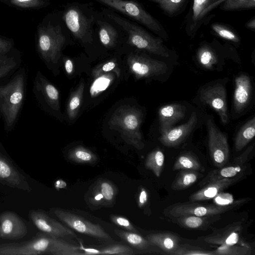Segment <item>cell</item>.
<instances>
[{"instance_id":"18","label":"cell","mask_w":255,"mask_h":255,"mask_svg":"<svg viewBox=\"0 0 255 255\" xmlns=\"http://www.w3.org/2000/svg\"><path fill=\"white\" fill-rule=\"evenodd\" d=\"M245 172L232 177L221 179L208 183L202 186L200 190L191 195L189 198L190 201L196 202L213 199L218 193L244 179L246 175Z\"/></svg>"},{"instance_id":"23","label":"cell","mask_w":255,"mask_h":255,"mask_svg":"<svg viewBox=\"0 0 255 255\" xmlns=\"http://www.w3.org/2000/svg\"><path fill=\"white\" fill-rule=\"evenodd\" d=\"M151 245L156 246L168 254L171 255L179 246V239L170 233L151 234L146 236Z\"/></svg>"},{"instance_id":"40","label":"cell","mask_w":255,"mask_h":255,"mask_svg":"<svg viewBox=\"0 0 255 255\" xmlns=\"http://www.w3.org/2000/svg\"><path fill=\"white\" fill-rule=\"evenodd\" d=\"M100 251V255H131L133 254V251L131 248L121 245L109 246Z\"/></svg>"},{"instance_id":"2","label":"cell","mask_w":255,"mask_h":255,"mask_svg":"<svg viewBox=\"0 0 255 255\" xmlns=\"http://www.w3.org/2000/svg\"><path fill=\"white\" fill-rule=\"evenodd\" d=\"M124 14L143 25L162 39L167 40L168 34L161 23L142 5L131 0H96Z\"/></svg>"},{"instance_id":"28","label":"cell","mask_w":255,"mask_h":255,"mask_svg":"<svg viewBox=\"0 0 255 255\" xmlns=\"http://www.w3.org/2000/svg\"><path fill=\"white\" fill-rule=\"evenodd\" d=\"M202 175L198 171L184 169L181 171L172 183L174 190H181L189 188Z\"/></svg>"},{"instance_id":"4","label":"cell","mask_w":255,"mask_h":255,"mask_svg":"<svg viewBox=\"0 0 255 255\" xmlns=\"http://www.w3.org/2000/svg\"><path fill=\"white\" fill-rule=\"evenodd\" d=\"M62 18L73 36L83 43L91 42L94 17L85 12L82 5L72 3L64 10Z\"/></svg>"},{"instance_id":"9","label":"cell","mask_w":255,"mask_h":255,"mask_svg":"<svg viewBox=\"0 0 255 255\" xmlns=\"http://www.w3.org/2000/svg\"><path fill=\"white\" fill-rule=\"evenodd\" d=\"M55 216L67 226L83 234L101 240L113 239L99 224H94L75 214L60 209L53 211Z\"/></svg>"},{"instance_id":"44","label":"cell","mask_w":255,"mask_h":255,"mask_svg":"<svg viewBox=\"0 0 255 255\" xmlns=\"http://www.w3.org/2000/svg\"><path fill=\"white\" fill-rule=\"evenodd\" d=\"M100 191L103 198L108 201H112L115 196L113 186L108 182L104 181L100 184Z\"/></svg>"},{"instance_id":"36","label":"cell","mask_w":255,"mask_h":255,"mask_svg":"<svg viewBox=\"0 0 255 255\" xmlns=\"http://www.w3.org/2000/svg\"><path fill=\"white\" fill-rule=\"evenodd\" d=\"M255 7V0H225L219 8L223 10L233 11L252 9Z\"/></svg>"},{"instance_id":"46","label":"cell","mask_w":255,"mask_h":255,"mask_svg":"<svg viewBox=\"0 0 255 255\" xmlns=\"http://www.w3.org/2000/svg\"><path fill=\"white\" fill-rule=\"evenodd\" d=\"M10 2L16 6L24 7H36L43 4L42 0H9Z\"/></svg>"},{"instance_id":"34","label":"cell","mask_w":255,"mask_h":255,"mask_svg":"<svg viewBox=\"0 0 255 255\" xmlns=\"http://www.w3.org/2000/svg\"><path fill=\"white\" fill-rule=\"evenodd\" d=\"M197 57L200 63L208 69H211L217 60L215 52L207 44H204L199 48Z\"/></svg>"},{"instance_id":"37","label":"cell","mask_w":255,"mask_h":255,"mask_svg":"<svg viewBox=\"0 0 255 255\" xmlns=\"http://www.w3.org/2000/svg\"><path fill=\"white\" fill-rule=\"evenodd\" d=\"M39 86L49 104L53 107H56L59 98V93L57 89L43 79L41 80Z\"/></svg>"},{"instance_id":"24","label":"cell","mask_w":255,"mask_h":255,"mask_svg":"<svg viewBox=\"0 0 255 255\" xmlns=\"http://www.w3.org/2000/svg\"><path fill=\"white\" fill-rule=\"evenodd\" d=\"M218 215L197 216L192 215H183L176 218L177 222L183 228L203 230L209 227L212 224L219 220Z\"/></svg>"},{"instance_id":"39","label":"cell","mask_w":255,"mask_h":255,"mask_svg":"<svg viewBox=\"0 0 255 255\" xmlns=\"http://www.w3.org/2000/svg\"><path fill=\"white\" fill-rule=\"evenodd\" d=\"M173 255H215L213 251H207L188 245H179L178 248L172 253Z\"/></svg>"},{"instance_id":"48","label":"cell","mask_w":255,"mask_h":255,"mask_svg":"<svg viewBox=\"0 0 255 255\" xmlns=\"http://www.w3.org/2000/svg\"><path fill=\"white\" fill-rule=\"evenodd\" d=\"M10 42L0 38V54H4L11 48Z\"/></svg>"},{"instance_id":"31","label":"cell","mask_w":255,"mask_h":255,"mask_svg":"<svg viewBox=\"0 0 255 255\" xmlns=\"http://www.w3.org/2000/svg\"><path fill=\"white\" fill-rule=\"evenodd\" d=\"M164 163V153L160 149H156L148 154L145 161V166L147 169L151 170L156 177H159L162 172Z\"/></svg>"},{"instance_id":"6","label":"cell","mask_w":255,"mask_h":255,"mask_svg":"<svg viewBox=\"0 0 255 255\" xmlns=\"http://www.w3.org/2000/svg\"><path fill=\"white\" fill-rule=\"evenodd\" d=\"M66 40L59 24H48L38 29V49L42 58L47 62L57 61Z\"/></svg>"},{"instance_id":"8","label":"cell","mask_w":255,"mask_h":255,"mask_svg":"<svg viewBox=\"0 0 255 255\" xmlns=\"http://www.w3.org/2000/svg\"><path fill=\"white\" fill-rule=\"evenodd\" d=\"M40 236L21 243L0 245V255H37L50 254L54 237Z\"/></svg>"},{"instance_id":"47","label":"cell","mask_w":255,"mask_h":255,"mask_svg":"<svg viewBox=\"0 0 255 255\" xmlns=\"http://www.w3.org/2000/svg\"><path fill=\"white\" fill-rule=\"evenodd\" d=\"M148 196V193L146 189L144 188H141L138 200V206L139 208L142 207L147 203Z\"/></svg>"},{"instance_id":"12","label":"cell","mask_w":255,"mask_h":255,"mask_svg":"<svg viewBox=\"0 0 255 255\" xmlns=\"http://www.w3.org/2000/svg\"><path fill=\"white\" fill-rule=\"evenodd\" d=\"M237 205L221 206L214 204H200L195 202L177 203L168 209L169 214L174 218L183 215L209 216L220 215L236 209Z\"/></svg>"},{"instance_id":"14","label":"cell","mask_w":255,"mask_h":255,"mask_svg":"<svg viewBox=\"0 0 255 255\" xmlns=\"http://www.w3.org/2000/svg\"><path fill=\"white\" fill-rule=\"evenodd\" d=\"M29 217L37 228L48 235L57 238L67 236L76 237L71 230L41 211L32 210L29 212Z\"/></svg>"},{"instance_id":"35","label":"cell","mask_w":255,"mask_h":255,"mask_svg":"<svg viewBox=\"0 0 255 255\" xmlns=\"http://www.w3.org/2000/svg\"><path fill=\"white\" fill-rule=\"evenodd\" d=\"M213 252L216 255H250L252 250L248 245H220Z\"/></svg>"},{"instance_id":"5","label":"cell","mask_w":255,"mask_h":255,"mask_svg":"<svg viewBox=\"0 0 255 255\" xmlns=\"http://www.w3.org/2000/svg\"><path fill=\"white\" fill-rule=\"evenodd\" d=\"M110 122L118 128L127 141L138 149L143 147L140 131L141 116L137 110L130 107L120 108L113 115Z\"/></svg>"},{"instance_id":"32","label":"cell","mask_w":255,"mask_h":255,"mask_svg":"<svg viewBox=\"0 0 255 255\" xmlns=\"http://www.w3.org/2000/svg\"><path fill=\"white\" fill-rule=\"evenodd\" d=\"M213 32L219 37L234 43H238L241 38L236 31L228 24L221 22H214L211 25Z\"/></svg>"},{"instance_id":"22","label":"cell","mask_w":255,"mask_h":255,"mask_svg":"<svg viewBox=\"0 0 255 255\" xmlns=\"http://www.w3.org/2000/svg\"><path fill=\"white\" fill-rule=\"evenodd\" d=\"M240 227L239 225H231L222 230L219 231L204 239V240L210 244L219 245H248L240 243Z\"/></svg>"},{"instance_id":"11","label":"cell","mask_w":255,"mask_h":255,"mask_svg":"<svg viewBox=\"0 0 255 255\" xmlns=\"http://www.w3.org/2000/svg\"><path fill=\"white\" fill-rule=\"evenodd\" d=\"M208 145L211 158L214 165L222 167L229 160V146L227 136L216 127L211 119L207 121Z\"/></svg>"},{"instance_id":"43","label":"cell","mask_w":255,"mask_h":255,"mask_svg":"<svg viewBox=\"0 0 255 255\" xmlns=\"http://www.w3.org/2000/svg\"><path fill=\"white\" fill-rule=\"evenodd\" d=\"M83 85L80 86L78 90L73 95L68 105V113L70 117L74 116L75 111L80 106L83 91Z\"/></svg>"},{"instance_id":"1","label":"cell","mask_w":255,"mask_h":255,"mask_svg":"<svg viewBox=\"0 0 255 255\" xmlns=\"http://www.w3.org/2000/svg\"><path fill=\"white\" fill-rule=\"evenodd\" d=\"M107 17L122 28L128 35V43L141 50L164 57L170 56L169 50L163 39L155 37L135 22L110 10H105Z\"/></svg>"},{"instance_id":"26","label":"cell","mask_w":255,"mask_h":255,"mask_svg":"<svg viewBox=\"0 0 255 255\" xmlns=\"http://www.w3.org/2000/svg\"><path fill=\"white\" fill-rule=\"evenodd\" d=\"M155 3L167 16H177L186 8L189 0H148Z\"/></svg>"},{"instance_id":"27","label":"cell","mask_w":255,"mask_h":255,"mask_svg":"<svg viewBox=\"0 0 255 255\" xmlns=\"http://www.w3.org/2000/svg\"><path fill=\"white\" fill-rule=\"evenodd\" d=\"M255 135V118L247 122L238 132L235 141L236 151H240L250 142Z\"/></svg>"},{"instance_id":"21","label":"cell","mask_w":255,"mask_h":255,"mask_svg":"<svg viewBox=\"0 0 255 255\" xmlns=\"http://www.w3.org/2000/svg\"><path fill=\"white\" fill-rule=\"evenodd\" d=\"M234 103L235 110L242 111L248 104L252 94V86L250 78L241 75L235 80Z\"/></svg>"},{"instance_id":"52","label":"cell","mask_w":255,"mask_h":255,"mask_svg":"<svg viewBox=\"0 0 255 255\" xmlns=\"http://www.w3.org/2000/svg\"><path fill=\"white\" fill-rule=\"evenodd\" d=\"M65 68L68 74H71L73 71V64L70 59H67L65 63Z\"/></svg>"},{"instance_id":"19","label":"cell","mask_w":255,"mask_h":255,"mask_svg":"<svg viewBox=\"0 0 255 255\" xmlns=\"http://www.w3.org/2000/svg\"><path fill=\"white\" fill-rule=\"evenodd\" d=\"M197 123V117L193 112L188 121L175 128H172L161 133L159 137L161 143L165 146L173 147L181 143L190 134Z\"/></svg>"},{"instance_id":"20","label":"cell","mask_w":255,"mask_h":255,"mask_svg":"<svg viewBox=\"0 0 255 255\" xmlns=\"http://www.w3.org/2000/svg\"><path fill=\"white\" fill-rule=\"evenodd\" d=\"M185 111V107L178 104L161 107L158 111L161 134L173 128L175 123L184 118Z\"/></svg>"},{"instance_id":"25","label":"cell","mask_w":255,"mask_h":255,"mask_svg":"<svg viewBox=\"0 0 255 255\" xmlns=\"http://www.w3.org/2000/svg\"><path fill=\"white\" fill-rule=\"evenodd\" d=\"M96 23L98 28L99 37L102 44L107 48L114 47L119 37L117 30L106 21L97 20Z\"/></svg>"},{"instance_id":"42","label":"cell","mask_w":255,"mask_h":255,"mask_svg":"<svg viewBox=\"0 0 255 255\" xmlns=\"http://www.w3.org/2000/svg\"><path fill=\"white\" fill-rule=\"evenodd\" d=\"M16 65L15 61L12 58L0 55V78L7 75Z\"/></svg>"},{"instance_id":"51","label":"cell","mask_w":255,"mask_h":255,"mask_svg":"<svg viewBox=\"0 0 255 255\" xmlns=\"http://www.w3.org/2000/svg\"><path fill=\"white\" fill-rule=\"evenodd\" d=\"M245 27L250 30L255 31V17L254 16L245 24Z\"/></svg>"},{"instance_id":"10","label":"cell","mask_w":255,"mask_h":255,"mask_svg":"<svg viewBox=\"0 0 255 255\" xmlns=\"http://www.w3.org/2000/svg\"><path fill=\"white\" fill-rule=\"evenodd\" d=\"M254 150V144L249 146L241 154L234 159L233 161L222 167L210 171L199 182V186L202 187L209 182L226 178L235 176L245 172L248 163L251 159Z\"/></svg>"},{"instance_id":"41","label":"cell","mask_w":255,"mask_h":255,"mask_svg":"<svg viewBox=\"0 0 255 255\" xmlns=\"http://www.w3.org/2000/svg\"><path fill=\"white\" fill-rule=\"evenodd\" d=\"M111 82L109 75H103L98 78L93 83L90 88L92 96H95L107 89Z\"/></svg>"},{"instance_id":"3","label":"cell","mask_w":255,"mask_h":255,"mask_svg":"<svg viewBox=\"0 0 255 255\" xmlns=\"http://www.w3.org/2000/svg\"><path fill=\"white\" fill-rule=\"evenodd\" d=\"M24 93V77L16 75L10 82L0 86V111L7 127L14 123L21 106Z\"/></svg>"},{"instance_id":"49","label":"cell","mask_w":255,"mask_h":255,"mask_svg":"<svg viewBox=\"0 0 255 255\" xmlns=\"http://www.w3.org/2000/svg\"><path fill=\"white\" fill-rule=\"evenodd\" d=\"M81 250L83 251V255H100V251L95 249L85 248L83 246L80 247Z\"/></svg>"},{"instance_id":"33","label":"cell","mask_w":255,"mask_h":255,"mask_svg":"<svg viewBox=\"0 0 255 255\" xmlns=\"http://www.w3.org/2000/svg\"><path fill=\"white\" fill-rule=\"evenodd\" d=\"M69 159L79 163H93L97 159V156L92 151L82 146L71 149L68 153Z\"/></svg>"},{"instance_id":"7","label":"cell","mask_w":255,"mask_h":255,"mask_svg":"<svg viewBox=\"0 0 255 255\" xmlns=\"http://www.w3.org/2000/svg\"><path fill=\"white\" fill-rule=\"evenodd\" d=\"M225 0H193L185 20V31L192 39L203 25L207 24L215 14L211 12Z\"/></svg>"},{"instance_id":"45","label":"cell","mask_w":255,"mask_h":255,"mask_svg":"<svg viewBox=\"0 0 255 255\" xmlns=\"http://www.w3.org/2000/svg\"><path fill=\"white\" fill-rule=\"evenodd\" d=\"M111 220L116 225L122 227L128 231L134 233L138 232L127 218L119 216H112Z\"/></svg>"},{"instance_id":"53","label":"cell","mask_w":255,"mask_h":255,"mask_svg":"<svg viewBox=\"0 0 255 255\" xmlns=\"http://www.w3.org/2000/svg\"><path fill=\"white\" fill-rule=\"evenodd\" d=\"M66 186L65 182L61 180H57L55 183V187L58 188H64Z\"/></svg>"},{"instance_id":"15","label":"cell","mask_w":255,"mask_h":255,"mask_svg":"<svg viewBox=\"0 0 255 255\" xmlns=\"http://www.w3.org/2000/svg\"><path fill=\"white\" fill-rule=\"evenodd\" d=\"M201 99L218 113L223 124L228 122L226 90L222 85L217 84L204 89Z\"/></svg>"},{"instance_id":"17","label":"cell","mask_w":255,"mask_h":255,"mask_svg":"<svg viewBox=\"0 0 255 255\" xmlns=\"http://www.w3.org/2000/svg\"><path fill=\"white\" fill-rule=\"evenodd\" d=\"M27 233L24 222L17 215L11 212L0 214V238L18 239L24 237Z\"/></svg>"},{"instance_id":"38","label":"cell","mask_w":255,"mask_h":255,"mask_svg":"<svg viewBox=\"0 0 255 255\" xmlns=\"http://www.w3.org/2000/svg\"><path fill=\"white\" fill-rule=\"evenodd\" d=\"M213 199L214 203L218 205H237L239 206L248 202L249 199V198H244L235 200L232 195L223 192V191L218 193Z\"/></svg>"},{"instance_id":"29","label":"cell","mask_w":255,"mask_h":255,"mask_svg":"<svg viewBox=\"0 0 255 255\" xmlns=\"http://www.w3.org/2000/svg\"><path fill=\"white\" fill-rule=\"evenodd\" d=\"M180 169L193 170L198 171L204 170V167L197 157L191 152L183 153L178 157L174 164L173 170Z\"/></svg>"},{"instance_id":"13","label":"cell","mask_w":255,"mask_h":255,"mask_svg":"<svg viewBox=\"0 0 255 255\" xmlns=\"http://www.w3.org/2000/svg\"><path fill=\"white\" fill-rule=\"evenodd\" d=\"M128 63L136 77H147L165 73L166 64L139 53H131L128 57Z\"/></svg>"},{"instance_id":"16","label":"cell","mask_w":255,"mask_h":255,"mask_svg":"<svg viewBox=\"0 0 255 255\" xmlns=\"http://www.w3.org/2000/svg\"><path fill=\"white\" fill-rule=\"evenodd\" d=\"M0 182L9 187L28 192L32 190L25 177L0 153Z\"/></svg>"},{"instance_id":"50","label":"cell","mask_w":255,"mask_h":255,"mask_svg":"<svg viewBox=\"0 0 255 255\" xmlns=\"http://www.w3.org/2000/svg\"><path fill=\"white\" fill-rule=\"evenodd\" d=\"M116 66L114 62L111 61L105 64L101 68V70L104 72H107L112 70Z\"/></svg>"},{"instance_id":"30","label":"cell","mask_w":255,"mask_h":255,"mask_svg":"<svg viewBox=\"0 0 255 255\" xmlns=\"http://www.w3.org/2000/svg\"><path fill=\"white\" fill-rule=\"evenodd\" d=\"M114 232L122 240L137 249L145 250L151 246L147 239L137 234V233L121 230H115Z\"/></svg>"}]
</instances>
